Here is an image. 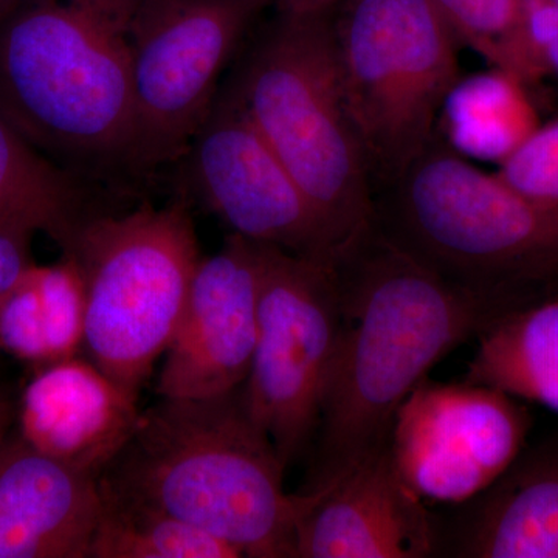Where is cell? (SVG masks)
I'll return each mask as SVG.
<instances>
[{
  "mask_svg": "<svg viewBox=\"0 0 558 558\" xmlns=\"http://www.w3.org/2000/svg\"><path fill=\"white\" fill-rule=\"evenodd\" d=\"M340 328L304 490L387 449L396 414L436 363L497 323L371 223L332 258Z\"/></svg>",
  "mask_w": 558,
  "mask_h": 558,
  "instance_id": "cell-1",
  "label": "cell"
},
{
  "mask_svg": "<svg viewBox=\"0 0 558 558\" xmlns=\"http://www.w3.org/2000/svg\"><path fill=\"white\" fill-rule=\"evenodd\" d=\"M284 473L241 387L213 398H160L140 411L130 442L100 481L229 543L242 557L295 558L306 495L288 494Z\"/></svg>",
  "mask_w": 558,
  "mask_h": 558,
  "instance_id": "cell-2",
  "label": "cell"
},
{
  "mask_svg": "<svg viewBox=\"0 0 558 558\" xmlns=\"http://www.w3.org/2000/svg\"><path fill=\"white\" fill-rule=\"evenodd\" d=\"M373 223L497 322L558 299V205L524 196L444 140L374 197Z\"/></svg>",
  "mask_w": 558,
  "mask_h": 558,
  "instance_id": "cell-3",
  "label": "cell"
},
{
  "mask_svg": "<svg viewBox=\"0 0 558 558\" xmlns=\"http://www.w3.org/2000/svg\"><path fill=\"white\" fill-rule=\"evenodd\" d=\"M142 0H28L0 24V113L64 160L134 156L131 38Z\"/></svg>",
  "mask_w": 558,
  "mask_h": 558,
  "instance_id": "cell-4",
  "label": "cell"
},
{
  "mask_svg": "<svg viewBox=\"0 0 558 558\" xmlns=\"http://www.w3.org/2000/svg\"><path fill=\"white\" fill-rule=\"evenodd\" d=\"M336 9H279L230 87L340 248L373 223L374 191L341 81Z\"/></svg>",
  "mask_w": 558,
  "mask_h": 558,
  "instance_id": "cell-5",
  "label": "cell"
},
{
  "mask_svg": "<svg viewBox=\"0 0 558 558\" xmlns=\"http://www.w3.org/2000/svg\"><path fill=\"white\" fill-rule=\"evenodd\" d=\"M64 253L86 289L87 359L138 396L170 347L202 258L185 202L86 218Z\"/></svg>",
  "mask_w": 558,
  "mask_h": 558,
  "instance_id": "cell-6",
  "label": "cell"
},
{
  "mask_svg": "<svg viewBox=\"0 0 558 558\" xmlns=\"http://www.w3.org/2000/svg\"><path fill=\"white\" fill-rule=\"evenodd\" d=\"M333 25L373 191L384 190L438 138L440 108L461 76L459 43L433 0H340Z\"/></svg>",
  "mask_w": 558,
  "mask_h": 558,
  "instance_id": "cell-7",
  "label": "cell"
},
{
  "mask_svg": "<svg viewBox=\"0 0 558 558\" xmlns=\"http://www.w3.org/2000/svg\"><path fill=\"white\" fill-rule=\"evenodd\" d=\"M339 328L332 259L259 244L258 330L242 392L286 469L317 435Z\"/></svg>",
  "mask_w": 558,
  "mask_h": 558,
  "instance_id": "cell-8",
  "label": "cell"
},
{
  "mask_svg": "<svg viewBox=\"0 0 558 558\" xmlns=\"http://www.w3.org/2000/svg\"><path fill=\"white\" fill-rule=\"evenodd\" d=\"M277 0H142L131 38L132 165L189 148L252 22Z\"/></svg>",
  "mask_w": 558,
  "mask_h": 558,
  "instance_id": "cell-9",
  "label": "cell"
},
{
  "mask_svg": "<svg viewBox=\"0 0 558 558\" xmlns=\"http://www.w3.org/2000/svg\"><path fill=\"white\" fill-rule=\"evenodd\" d=\"M531 417L486 385L422 380L396 414L392 468L422 501L465 505L519 458Z\"/></svg>",
  "mask_w": 558,
  "mask_h": 558,
  "instance_id": "cell-10",
  "label": "cell"
},
{
  "mask_svg": "<svg viewBox=\"0 0 558 558\" xmlns=\"http://www.w3.org/2000/svg\"><path fill=\"white\" fill-rule=\"evenodd\" d=\"M189 148L194 183L231 233L301 258L336 256L332 233L231 87L213 102Z\"/></svg>",
  "mask_w": 558,
  "mask_h": 558,
  "instance_id": "cell-11",
  "label": "cell"
},
{
  "mask_svg": "<svg viewBox=\"0 0 558 558\" xmlns=\"http://www.w3.org/2000/svg\"><path fill=\"white\" fill-rule=\"evenodd\" d=\"M259 244L229 234L202 256L161 366L165 399H202L244 387L258 330Z\"/></svg>",
  "mask_w": 558,
  "mask_h": 558,
  "instance_id": "cell-12",
  "label": "cell"
},
{
  "mask_svg": "<svg viewBox=\"0 0 558 558\" xmlns=\"http://www.w3.org/2000/svg\"><path fill=\"white\" fill-rule=\"evenodd\" d=\"M306 506L295 558H425L439 553V531L424 501L399 478L387 449L326 486L301 490Z\"/></svg>",
  "mask_w": 558,
  "mask_h": 558,
  "instance_id": "cell-13",
  "label": "cell"
},
{
  "mask_svg": "<svg viewBox=\"0 0 558 558\" xmlns=\"http://www.w3.org/2000/svg\"><path fill=\"white\" fill-rule=\"evenodd\" d=\"M137 400L90 359L57 360L40 366L22 392L16 435L32 449L100 478L130 442Z\"/></svg>",
  "mask_w": 558,
  "mask_h": 558,
  "instance_id": "cell-14",
  "label": "cell"
},
{
  "mask_svg": "<svg viewBox=\"0 0 558 558\" xmlns=\"http://www.w3.org/2000/svg\"><path fill=\"white\" fill-rule=\"evenodd\" d=\"M100 505L97 476L17 435L0 450V558H87Z\"/></svg>",
  "mask_w": 558,
  "mask_h": 558,
  "instance_id": "cell-15",
  "label": "cell"
},
{
  "mask_svg": "<svg viewBox=\"0 0 558 558\" xmlns=\"http://www.w3.org/2000/svg\"><path fill=\"white\" fill-rule=\"evenodd\" d=\"M450 553L468 558H558V453L519 458L465 502Z\"/></svg>",
  "mask_w": 558,
  "mask_h": 558,
  "instance_id": "cell-16",
  "label": "cell"
},
{
  "mask_svg": "<svg viewBox=\"0 0 558 558\" xmlns=\"http://www.w3.org/2000/svg\"><path fill=\"white\" fill-rule=\"evenodd\" d=\"M526 86L498 68L459 76L439 112L444 142L465 159L508 160L539 126Z\"/></svg>",
  "mask_w": 558,
  "mask_h": 558,
  "instance_id": "cell-17",
  "label": "cell"
},
{
  "mask_svg": "<svg viewBox=\"0 0 558 558\" xmlns=\"http://www.w3.org/2000/svg\"><path fill=\"white\" fill-rule=\"evenodd\" d=\"M465 381L558 413V299L499 319L478 337Z\"/></svg>",
  "mask_w": 558,
  "mask_h": 558,
  "instance_id": "cell-18",
  "label": "cell"
},
{
  "mask_svg": "<svg viewBox=\"0 0 558 558\" xmlns=\"http://www.w3.org/2000/svg\"><path fill=\"white\" fill-rule=\"evenodd\" d=\"M84 219L72 175L0 113V220L43 231L65 252Z\"/></svg>",
  "mask_w": 558,
  "mask_h": 558,
  "instance_id": "cell-19",
  "label": "cell"
},
{
  "mask_svg": "<svg viewBox=\"0 0 558 558\" xmlns=\"http://www.w3.org/2000/svg\"><path fill=\"white\" fill-rule=\"evenodd\" d=\"M98 483L100 513L87 558H242L229 543Z\"/></svg>",
  "mask_w": 558,
  "mask_h": 558,
  "instance_id": "cell-20",
  "label": "cell"
},
{
  "mask_svg": "<svg viewBox=\"0 0 558 558\" xmlns=\"http://www.w3.org/2000/svg\"><path fill=\"white\" fill-rule=\"evenodd\" d=\"M454 38L492 68L539 81L524 38V0H433Z\"/></svg>",
  "mask_w": 558,
  "mask_h": 558,
  "instance_id": "cell-21",
  "label": "cell"
},
{
  "mask_svg": "<svg viewBox=\"0 0 558 558\" xmlns=\"http://www.w3.org/2000/svg\"><path fill=\"white\" fill-rule=\"evenodd\" d=\"M36 274L51 362L73 357L86 330V289L78 264L64 253L58 263L36 266Z\"/></svg>",
  "mask_w": 558,
  "mask_h": 558,
  "instance_id": "cell-22",
  "label": "cell"
},
{
  "mask_svg": "<svg viewBox=\"0 0 558 558\" xmlns=\"http://www.w3.org/2000/svg\"><path fill=\"white\" fill-rule=\"evenodd\" d=\"M0 351L33 365L51 362L36 264L25 271L0 307Z\"/></svg>",
  "mask_w": 558,
  "mask_h": 558,
  "instance_id": "cell-23",
  "label": "cell"
},
{
  "mask_svg": "<svg viewBox=\"0 0 558 558\" xmlns=\"http://www.w3.org/2000/svg\"><path fill=\"white\" fill-rule=\"evenodd\" d=\"M499 178L531 199L558 205V120L539 124L508 160Z\"/></svg>",
  "mask_w": 558,
  "mask_h": 558,
  "instance_id": "cell-24",
  "label": "cell"
},
{
  "mask_svg": "<svg viewBox=\"0 0 558 558\" xmlns=\"http://www.w3.org/2000/svg\"><path fill=\"white\" fill-rule=\"evenodd\" d=\"M524 38L539 80L558 76V5L524 0Z\"/></svg>",
  "mask_w": 558,
  "mask_h": 558,
  "instance_id": "cell-25",
  "label": "cell"
},
{
  "mask_svg": "<svg viewBox=\"0 0 558 558\" xmlns=\"http://www.w3.org/2000/svg\"><path fill=\"white\" fill-rule=\"evenodd\" d=\"M35 233L24 223L0 220V307L33 266L32 240Z\"/></svg>",
  "mask_w": 558,
  "mask_h": 558,
  "instance_id": "cell-26",
  "label": "cell"
},
{
  "mask_svg": "<svg viewBox=\"0 0 558 558\" xmlns=\"http://www.w3.org/2000/svg\"><path fill=\"white\" fill-rule=\"evenodd\" d=\"M14 425H16V407L9 396L0 391V450L13 435Z\"/></svg>",
  "mask_w": 558,
  "mask_h": 558,
  "instance_id": "cell-27",
  "label": "cell"
},
{
  "mask_svg": "<svg viewBox=\"0 0 558 558\" xmlns=\"http://www.w3.org/2000/svg\"><path fill=\"white\" fill-rule=\"evenodd\" d=\"M340 0H277L279 9L307 10L337 5Z\"/></svg>",
  "mask_w": 558,
  "mask_h": 558,
  "instance_id": "cell-28",
  "label": "cell"
},
{
  "mask_svg": "<svg viewBox=\"0 0 558 558\" xmlns=\"http://www.w3.org/2000/svg\"><path fill=\"white\" fill-rule=\"evenodd\" d=\"M28 0H0V24L13 16Z\"/></svg>",
  "mask_w": 558,
  "mask_h": 558,
  "instance_id": "cell-29",
  "label": "cell"
},
{
  "mask_svg": "<svg viewBox=\"0 0 558 558\" xmlns=\"http://www.w3.org/2000/svg\"><path fill=\"white\" fill-rule=\"evenodd\" d=\"M539 2H550L556 3V5H558V0H539Z\"/></svg>",
  "mask_w": 558,
  "mask_h": 558,
  "instance_id": "cell-30",
  "label": "cell"
}]
</instances>
